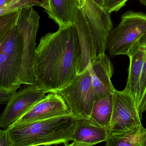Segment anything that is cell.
<instances>
[{"label": "cell", "mask_w": 146, "mask_h": 146, "mask_svg": "<svg viewBox=\"0 0 146 146\" xmlns=\"http://www.w3.org/2000/svg\"><path fill=\"white\" fill-rule=\"evenodd\" d=\"M140 2L142 3L143 5L146 6V0H139Z\"/></svg>", "instance_id": "cell-27"}, {"label": "cell", "mask_w": 146, "mask_h": 146, "mask_svg": "<svg viewBox=\"0 0 146 146\" xmlns=\"http://www.w3.org/2000/svg\"><path fill=\"white\" fill-rule=\"evenodd\" d=\"M95 4H97L98 6L103 9L104 4L105 0H92Z\"/></svg>", "instance_id": "cell-25"}, {"label": "cell", "mask_w": 146, "mask_h": 146, "mask_svg": "<svg viewBox=\"0 0 146 146\" xmlns=\"http://www.w3.org/2000/svg\"><path fill=\"white\" fill-rule=\"evenodd\" d=\"M20 86H17L11 89H5L0 88V104L4 105L7 104L13 95L17 92Z\"/></svg>", "instance_id": "cell-20"}, {"label": "cell", "mask_w": 146, "mask_h": 146, "mask_svg": "<svg viewBox=\"0 0 146 146\" xmlns=\"http://www.w3.org/2000/svg\"><path fill=\"white\" fill-rule=\"evenodd\" d=\"M70 115L72 113L61 95L57 93H50L12 125L30 123Z\"/></svg>", "instance_id": "cell-10"}, {"label": "cell", "mask_w": 146, "mask_h": 146, "mask_svg": "<svg viewBox=\"0 0 146 146\" xmlns=\"http://www.w3.org/2000/svg\"><path fill=\"white\" fill-rule=\"evenodd\" d=\"M141 143L143 146H146V130L142 135Z\"/></svg>", "instance_id": "cell-26"}, {"label": "cell", "mask_w": 146, "mask_h": 146, "mask_svg": "<svg viewBox=\"0 0 146 146\" xmlns=\"http://www.w3.org/2000/svg\"><path fill=\"white\" fill-rule=\"evenodd\" d=\"M146 33V13L129 10L121 17V21L110 32L107 50L111 57L127 55L132 46Z\"/></svg>", "instance_id": "cell-4"}, {"label": "cell", "mask_w": 146, "mask_h": 146, "mask_svg": "<svg viewBox=\"0 0 146 146\" xmlns=\"http://www.w3.org/2000/svg\"><path fill=\"white\" fill-rule=\"evenodd\" d=\"M57 93L63 98L75 117H91L95 97L88 68L78 74L67 86Z\"/></svg>", "instance_id": "cell-7"}, {"label": "cell", "mask_w": 146, "mask_h": 146, "mask_svg": "<svg viewBox=\"0 0 146 146\" xmlns=\"http://www.w3.org/2000/svg\"><path fill=\"white\" fill-rule=\"evenodd\" d=\"M114 93L95 99L91 118L109 130L113 113Z\"/></svg>", "instance_id": "cell-15"}, {"label": "cell", "mask_w": 146, "mask_h": 146, "mask_svg": "<svg viewBox=\"0 0 146 146\" xmlns=\"http://www.w3.org/2000/svg\"><path fill=\"white\" fill-rule=\"evenodd\" d=\"M75 118L70 115L12 125L6 129L10 146L67 144L72 141Z\"/></svg>", "instance_id": "cell-2"}, {"label": "cell", "mask_w": 146, "mask_h": 146, "mask_svg": "<svg viewBox=\"0 0 146 146\" xmlns=\"http://www.w3.org/2000/svg\"><path fill=\"white\" fill-rule=\"evenodd\" d=\"M23 39L17 24L0 42V88L11 89L20 72L23 56Z\"/></svg>", "instance_id": "cell-6"}, {"label": "cell", "mask_w": 146, "mask_h": 146, "mask_svg": "<svg viewBox=\"0 0 146 146\" xmlns=\"http://www.w3.org/2000/svg\"><path fill=\"white\" fill-rule=\"evenodd\" d=\"M65 146H92L88 144H85V143H82V142H79V141H73V142L71 144H66Z\"/></svg>", "instance_id": "cell-23"}, {"label": "cell", "mask_w": 146, "mask_h": 146, "mask_svg": "<svg viewBox=\"0 0 146 146\" xmlns=\"http://www.w3.org/2000/svg\"><path fill=\"white\" fill-rule=\"evenodd\" d=\"M87 68L91 76L95 99L114 93L115 88L111 80L114 68L105 53L98 55Z\"/></svg>", "instance_id": "cell-11"}, {"label": "cell", "mask_w": 146, "mask_h": 146, "mask_svg": "<svg viewBox=\"0 0 146 146\" xmlns=\"http://www.w3.org/2000/svg\"><path fill=\"white\" fill-rule=\"evenodd\" d=\"M141 120L133 98L124 90L115 89L110 136H132L144 132Z\"/></svg>", "instance_id": "cell-5"}, {"label": "cell", "mask_w": 146, "mask_h": 146, "mask_svg": "<svg viewBox=\"0 0 146 146\" xmlns=\"http://www.w3.org/2000/svg\"><path fill=\"white\" fill-rule=\"evenodd\" d=\"M78 0H41L39 7L43 8L59 26L64 28L74 24Z\"/></svg>", "instance_id": "cell-13"}, {"label": "cell", "mask_w": 146, "mask_h": 146, "mask_svg": "<svg viewBox=\"0 0 146 146\" xmlns=\"http://www.w3.org/2000/svg\"><path fill=\"white\" fill-rule=\"evenodd\" d=\"M41 0H12L6 7L0 8V16L15 10L39 6Z\"/></svg>", "instance_id": "cell-18"}, {"label": "cell", "mask_w": 146, "mask_h": 146, "mask_svg": "<svg viewBox=\"0 0 146 146\" xmlns=\"http://www.w3.org/2000/svg\"><path fill=\"white\" fill-rule=\"evenodd\" d=\"M127 56L130 63L124 90L134 99L139 110L146 88V33L132 46Z\"/></svg>", "instance_id": "cell-8"}, {"label": "cell", "mask_w": 146, "mask_h": 146, "mask_svg": "<svg viewBox=\"0 0 146 146\" xmlns=\"http://www.w3.org/2000/svg\"><path fill=\"white\" fill-rule=\"evenodd\" d=\"M145 131L132 136L110 135L106 141L105 146H143L141 143L142 135Z\"/></svg>", "instance_id": "cell-16"}, {"label": "cell", "mask_w": 146, "mask_h": 146, "mask_svg": "<svg viewBox=\"0 0 146 146\" xmlns=\"http://www.w3.org/2000/svg\"><path fill=\"white\" fill-rule=\"evenodd\" d=\"M45 94L36 83L16 92L1 115V128L6 129L13 125L37 103L44 98Z\"/></svg>", "instance_id": "cell-9"}, {"label": "cell", "mask_w": 146, "mask_h": 146, "mask_svg": "<svg viewBox=\"0 0 146 146\" xmlns=\"http://www.w3.org/2000/svg\"><path fill=\"white\" fill-rule=\"evenodd\" d=\"M138 110H139V113L142 119V114L146 111V88L145 94H144V96H143L141 104Z\"/></svg>", "instance_id": "cell-22"}, {"label": "cell", "mask_w": 146, "mask_h": 146, "mask_svg": "<svg viewBox=\"0 0 146 146\" xmlns=\"http://www.w3.org/2000/svg\"><path fill=\"white\" fill-rule=\"evenodd\" d=\"M124 1H125V2L127 3V1L128 0H124Z\"/></svg>", "instance_id": "cell-29"}, {"label": "cell", "mask_w": 146, "mask_h": 146, "mask_svg": "<svg viewBox=\"0 0 146 146\" xmlns=\"http://www.w3.org/2000/svg\"><path fill=\"white\" fill-rule=\"evenodd\" d=\"M39 18L33 7L20 9L17 25L23 39V56L21 69L15 86H29L35 83L34 62Z\"/></svg>", "instance_id": "cell-3"}, {"label": "cell", "mask_w": 146, "mask_h": 146, "mask_svg": "<svg viewBox=\"0 0 146 146\" xmlns=\"http://www.w3.org/2000/svg\"><path fill=\"white\" fill-rule=\"evenodd\" d=\"M109 136V130L91 117L75 118L72 141H79L93 146L106 141Z\"/></svg>", "instance_id": "cell-14"}, {"label": "cell", "mask_w": 146, "mask_h": 146, "mask_svg": "<svg viewBox=\"0 0 146 146\" xmlns=\"http://www.w3.org/2000/svg\"><path fill=\"white\" fill-rule=\"evenodd\" d=\"M84 1V0H78V2H80L82 1Z\"/></svg>", "instance_id": "cell-28"}, {"label": "cell", "mask_w": 146, "mask_h": 146, "mask_svg": "<svg viewBox=\"0 0 146 146\" xmlns=\"http://www.w3.org/2000/svg\"><path fill=\"white\" fill-rule=\"evenodd\" d=\"M0 146H10L6 129L0 130Z\"/></svg>", "instance_id": "cell-21"}, {"label": "cell", "mask_w": 146, "mask_h": 146, "mask_svg": "<svg viewBox=\"0 0 146 146\" xmlns=\"http://www.w3.org/2000/svg\"><path fill=\"white\" fill-rule=\"evenodd\" d=\"M74 24L77 28L81 50L78 74L83 72L97 56V47L84 12L77 7Z\"/></svg>", "instance_id": "cell-12"}, {"label": "cell", "mask_w": 146, "mask_h": 146, "mask_svg": "<svg viewBox=\"0 0 146 146\" xmlns=\"http://www.w3.org/2000/svg\"><path fill=\"white\" fill-rule=\"evenodd\" d=\"M20 10H15L0 16V42L17 24Z\"/></svg>", "instance_id": "cell-17"}, {"label": "cell", "mask_w": 146, "mask_h": 146, "mask_svg": "<svg viewBox=\"0 0 146 146\" xmlns=\"http://www.w3.org/2000/svg\"><path fill=\"white\" fill-rule=\"evenodd\" d=\"M12 0H0V8L6 7Z\"/></svg>", "instance_id": "cell-24"}, {"label": "cell", "mask_w": 146, "mask_h": 146, "mask_svg": "<svg viewBox=\"0 0 146 146\" xmlns=\"http://www.w3.org/2000/svg\"><path fill=\"white\" fill-rule=\"evenodd\" d=\"M126 3L124 0H105L103 9L111 14L112 12L119 11Z\"/></svg>", "instance_id": "cell-19"}, {"label": "cell", "mask_w": 146, "mask_h": 146, "mask_svg": "<svg viewBox=\"0 0 146 146\" xmlns=\"http://www.w3.org/2000/svg\"><path fill=\"white\" fill-rule=\"evenodd\" d=\"M81 50L75 25L42 37L34 62L35 83L45 93H57L78 74Z\"/></svg>", "instance_id": "cell-1"}]
</instances>
